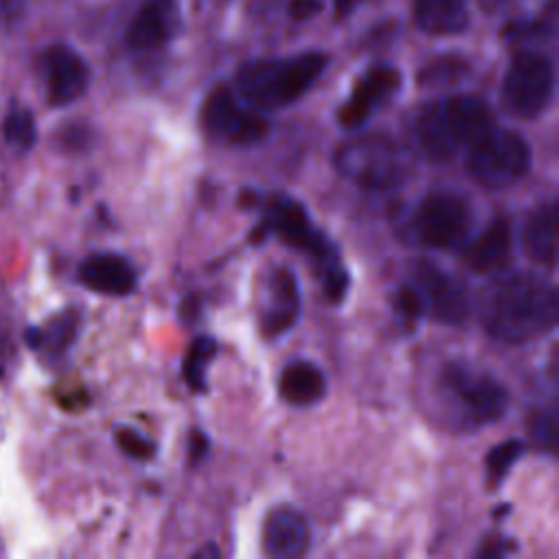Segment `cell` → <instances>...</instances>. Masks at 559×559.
<instances>
[{
    "instance_id": "cell-13",
    "label": "cell",
    "mask_w": 559,
    "mask_h": 559,
    "mask_svg": "<svg viewBox=\"0 0 559 559\" xmlns=\"http://www.w3.org/2000/svg\"><path fill=\"white\" fill-rule=\"evenodd\" d=\"M179 13L175 0H146L127 31V46L146 52L164 46L177 31Z\"/></svg>"
},
{
    "instance_id": "cell-12",
    "label": "cell",
    "mask_w": 559,
    "mask_h": 559,
    "mask_svg": "<svg viewBox=\"0 0 559 559\" xmlns=\"http://www.w3.org/2000/svg\"><path fill=\"white\" fill-rule=\"evenodd\" d=\"M44 76L50 105L66 107L85 94L90 68L79 52L63 44H55L44 52Z\"/></svg>"
},
{
    "instance_id": "cell-2",
    "label": "cell",
    "mask_w": 559,
    "mask_h": 559,
    "mask_svg": "<svg viewBox=\"0 0 559 559\" xmlns=\"http://www.w3.org/2000/svg\"><path fill=\"white\" fill-rule=\"evenodd\" d=\"M437 402L454 430L469 432L498 421L509 406V393L489 371L452 360L439 371Z\"/></svg>"
},
{
    "instance_id": "cell-8",
    "label": "cell",
    "mask_w": 559,
    "mask_h": 559,
    "mask_svg": "<svg viewBox=\"0 0 559 559\" xmlns=\"http://www.w3.org/2000/svg\"><path fill=\"white\" fill-rule=\"evenodd\" d=\"M264 229L277 234L288 247L312 258L319 264L321 275L334 266H341L332 240H328V236L312 225L304 205L286 194H275L266 203Z\"/></svg>"
},
{
    "instance_id": "cell-20",
    "label": "cell",
    "mask_w": 559,
    "mask_h": 559,
    "mask_svg": "<svg viewBox=\"0 0 559 559\" xmlns=\"http://www.w3.org/2000/svg\"><path fill=\"white\" fill-rule=\"evenodd\" d=\"M524 253L544 266H555L557 260V201L539 203L522 223Z\"/></svg>"
},
{
    "instance_id": "cell-26",
    "label": "cell",
    "mask_w": 559,
    "mask_h": 559,
    "mask_svg": "<svg viewBox=\"0 0 559 559\" xmlns=\"http://www.w3.org/2000/svg\"><path fill=\"white\" fill-rule=\"evenodd\" d=\"M469 63L459 57H441L430 61L428 66L421 68L417 74V81L426 87H439V85H452L459 83L467 76Z\"/></svg>"
},
{
    "instance_id": "cell-15",
    "label": "cell",
    "mask_w": 559,
    "mask_h": 559,
    "mask_svg": "<svg viewBox=\"0 0 559 559\" xmlns=\"http://www.w3.org/2000/svg\"><path fill=\"white\" fill-rule=\"evenodd\" d=\"M310 528L306 518L295 511L280 507L271 511L262 526V550L273 559H295L308 550Z\"/></svg>"
},
{
    "instance_id": "cell-22",
    "label": "cell",
    "mask_w": 559,
    "mask_h": 559,
    "mask_svg": "<svg viewBox=\"0 0 559 559\" xmlns=\"http://www.w3.org/2000/svg\"><path fill=\"white\" fill-rule=\"evenodd\" d=\"M413 20L428 35H456L467 26L465 0H413Z\"/></svg>"
},
{
    "instance_id": "cell-3",
    "label": "cell",
    "mask_w": 559,
    "mask_h": 559,
    "mask_svg": "<svg viewBox=\"0 0 559 559\" xmlns=\"http://www.w3.org/2000/svg\"><path fill=\"white\" fill-rule=\"evenodd\" d=\"M328 66L323 52H299L282 59H253L238 68V94L260 111L284 109L301 98Z\"/></svg>"
},
{
    "instance_id": "cell-11",
    "label": "cell",
    "mask_w": 559,
    "mask_h": 559,
    "mask_svg": "<svg viewBox=\"0 0 559 559\" xmlns=\"http://www.w3.org/2000/svg\"><path fill=\"white\" fill-rule=\"evenodd\" d=\"M402 76L395 68L376 66L367 70L354 85L352 96L338 109V122L343 129H358L365 124L382 105H386L400 90Z\"/></svg>"
},
{
    "instance_id": "cell-34",
    "label": "cell",
    "mask_w": 559,
    "mask_h": 559,
    "mask_svg": "<svg viewBox=\"0 0 559 559\" xmlns=\"http://www.w3.org/2000/svg\"><path fill=\"white\" fill-rule=\"evenodd\" d=\"M358 2H360V0H334V4H336V9H338V13H347V11H352Z\"/></svg>"
},
{
    "instance_id": "cell-28",
    "label": "cell",
    "mask_w": 559,
    "mask_h": 559,
    "mask_svg": "<svg viewBox=\"0 0 559 559\" xmlns=\"http://www.w3.org/2000/svg\"><path fill=\"white\" fill-rule=\"evenodd\" d=\"M74 334H76V317L72 312H68V314H61L59 319H55L46 332L31 334L28 338L33 345L46 343L52 352H63L72 343Z\"/></svg>"
},
{
    "instance_id": "cell-23",
    "label": "cell",
    "mask_w": 559,
    "mask_h": 559,
    "mask_svg": "<svg viewBox=\"0 0 559 559\" xmlns=\"http://www.w3.org/2000/svg\"><path fill=\"white\" fill-rule=\"evenodd\" d=\"M216 354V341L207 334L192 338L183 356V380L192 391H205V367Z\"/></svg>"
},
{
    "instance_id": "cell-19",
    "label": "cell",
    "mask_w": 559,
    "mask_h": 559,
    "mask_svg": "<svg viewBox=\"0 0 559 559\" xmlns=\"http://www.w3.org/2000/svg\"><path fill=\"white\" fill-rule=\"evenodd\" d=\"M509 255H511V225L502 216L493 218L476 238L463 245L465 264L480 275L502 269Z\"/></svg>"
},
{
    "instance_id": "cell-5",
    "label": "cell",
    "mask_w": 559,
    "mask_h": 559,
    "mask_svg": "<svg viewBox=\"0 0 559 559\" xmlns=\"http://www.w3.org/2000/svg\"><path fill=\"white\" fill-rule=\"evenodd\" d=\"M336 170L369 192H386L404 183L408 159L404 151L382 135H362L345 142L334 153Z\"/></svg>"
},
{
    "instance_id": "cell-29",
    "label": "cell",
    "mask_w": 559,
    "mask_h": 559,
    "mask_svg": "<svg viewBox=\"0 0 559 559\" xmlns=\"http://www.w3.org/2000/svg\"><path fill=\"white\" fill-rule=\"evenodd\" d=\"M116 443L127 456L138 459V461H146L155 454V443L131 428H120L116 432Z\"/></svg>"
},
{
    "instance_id": "cell-32",
    "label": "cell",
    "mask_w": 559,
    "mask_h": 559,
    "mask_svg": "<svg viewBox=\"0 0 559 559\" xmlns=\"http://www.w3.org/2000/svg\"><path fill=\"white\" fill-rule=\"evenodd\" d=\"M288 11L295 20H306L319 11V0H293Z\"/></svg>"
},
{
    "instance_id": "cell-4",
    "label": "cell",
    "mask_w": 559,
    "mask_h": 559,
    "mask_svg": "<svg viewBox=\"0 0 559 559\" xmlns=\"http://www.w3.org/2000/svg\"><path fill=\"white\" fill-rule=\"evenodd\" d=\"M531 157V146L522 133L493 127L467 146L465 170L485 190H507L526 177Z\"/></svg>"
},
{
    "instance_id": "cell-24",
    "label": "cell",
    "mask_w": 559,
    "mask_h": 559,
    "mask_svg": "<svg viewBox=\"0 0 559 559\" xmlns=\"http://www.w3.org/2000/svg\"><path fill=\"white\" fill-rule=\"evenodd\" d=\"M559 415H557V406H544L537 408L531 415V424H528V435L531 441L537 450L546 452L548 456L557 454V441H559Z\"/></svg>"
},
{
    "instance_id": "cell-1",
    "label": "cell",
    "mask_w": 559,
    "mask_h": 559,
    "mask_svg": "<svg viewBox=\"0 0 559 559\" xmlns=\"http://www.w3.org/2000/svg\"><path fill=\"white\" fill-rule=\"evenodd\" d=\"M559 319L557 288L535 275H515L491 288L480 321L485 332L507 345H522L555 330Z\"/></svg>"
},
{
    "instance_id": "cell-6",
    "label": "cell",
    "mask_w": 559,
    "mask_h": 559,
    "mask_svg": "<svg viewBox=\"0 0 559 559\" xmlns=\"http://www.w3.org/2000/svg\"><path fill=\"white\" fill-rule=\"evenodd\" d=\"M472 207L467 199L456 192L435 190L428 192L413 210L406 223V236L428 249H459L469 240Z\"/></svg>"
},
{
    "instance_id": "cell-21",
    "label": "cell",
    "mask_w": 559,
    "mask_h": 559,
    "mask_svg": "<svg viewBox=\"0 0 559 559\" xmlns=\"http://www.w3.org/2000/svg\"><path fill=\"white\" fill-rule=\"evenodd\" d=\"M280 395L293 406L317 404L325 395V376L310 360L288 362L280 376Z\"/></svg>"
},
{
    "instance_id": "cell-33",
    "label": "cell",
    "mask_w": 559,
    "mask_h": 559,
    "mask_svg": "<svg viewBox=\"0 0 559 559\" xmlns=\"http://www.w3.org/2000/svg\"><path fill=\"white\" fill-rule=\"evenodd\" d=\"M205 452H207V439H205V435H203V432L194 430V432L190 435V448H188L190 461H192V463L201 461V459L205 456Z\"/></svg>"
},
{
    "instance_id": "cell-7",
    "label": "cell",
    "mask_w": 559,
    "mask_h": 559,
    "mask_svg": "<svg viewBox=\"0 0 559 559\" xmlns=\"http://www.w3.org/2000/svg\"><path fill=\"white\" fill-rule=\"evenodd\" d=\"M555 94V68L539 52H518L500 85V107L515 120H533L546 111Z\"/></svg>"
},
{
    "instance_id": "cell-9",
    "label": "cell",
    "mask_w": 559,
    "mask_h": 559,
    "mask_svg": "<svg viewBox=\"0 0 559 559\" xmlns=\"http://www.w3.org/2000/svg\"><path fill=\"white\" fill-rule=\"evenodd\" d=\"M408 286L419 299L424 317H430L443 325H459L469 314V295L465 286L441 266L417 260L411 266Z\"/></svg>"
},
{
    "instance_id": "cell-16",
    "label": "cell",
    "mask_w": 559,
    "mask_h": 559,
    "mask_svg": "<svg viewBox=\"0 0 559 559\" xmlns=\"http://www.w3.org/2000/svg\"><path fill=\"white\" fill-rule=\"evenodd\" d=\"M79 280L85 288L109 297H124L133 293L138 284L133 264L109 251L87 255L79 266Z\"/></svg>"
},
{
    "instance_id": "cell-27",
    "label": "cell",
    "mask_w": 559,
    "mask_h": 559,
    "mask_svg": "<svg viewBox=\"0 0 559 559\" xmlns=\"http://www.w3.org/2000/svg\"><path fill=\"white\" fill-rule=\"evenodd\" d=\"M2 133L9 144L17 148H31L35 142V118L28 109H13L2 122Z\"/></svg>"
},
{
    "instance_id": "cell-31",
    "label": "cell",
    "mask_w": 559,
    "mask_h": 559,
    "mask_svg": "<svg viewBox=\"0 0 559 559\" xmlns=\"http://www.w3.org/2000/svg\"><path fill=\"white\" fill-rule=\"evenodd\" d=\"M26 4L28 0H0V20L7 26L17 24L26 13Z\"/></svg>"
},
{
    "instance_id": "cell-18",
    "label": "cell",
    "mask_w": 559,
    "mask_h": 559,
    "mask_svg": "<svg viewBox=\"0 0 559 559\" xmlns=\"http://www.w3.org/2000/svg\"><path fill=\"white\" fill-rule=\"evenodd\" d=\"M439 103H441V111L448 122V129L456 140L459 148H467L469 144H474L478 138H483L487 131L496 127L487 103L478 96L459 94Z\"/></svg>"
},
{
    "instance_id": "cell-10",
    "label": "cell",
    "mask_w": 559,
    "mask_h": 559,
    "mask_svg": "<svg viewBox=\"0 0 559 559\" xmlns=\"http://www.w3.org/2000/svg\"><path fill=\"white\" fill-rule=\"evenodd\" d=\"M203 131L229 146H253L269 133V122L238 105L236 96L227 87H214L201 107Z\"/></svg>"
},
{
    "instance_id": "cell-30",
    "label": "cell",
    "mask_w": 559,
    "mask_h": 559,
    "mask_svg": "<svg viewBox=\"0 0 559 559\" xmlns=\"http://www.w3.org/2000/svg\"><path fill=\"white\" fill-rule=\"evenodd\" d=\"M347 286H349V275L343 266H334L323 275V290H325V297L332 301H341L343 295L347 293Z\"/></svg>"
},
{
    "instance_id": "cell-25",
    "label": "cell",
    "mask_w": 559,
    "mask_h": 559,
    "mask_svg": "<svg viewBox=\"0 0 559 559\" xmlns=\"http://www.w3.org/2000/svg\"><path fill=\"white\" fill-rule=\"evenodd\" d=\"M524 454V443L520 439H507L498 445H493L487 456H485V472H487V483L491 487L500 485L511 467L522 459Z\"/></svg>"
},
{
    "instance_id": "cell-17",
    "label": "cell",
    "mask_w": 559,
    "mask_h": 559,
    "mask_svg": "<svg viewBox=\"0 0 559 559\" xmlns=\"http://www.w3.org/2000/svg\"><path fill=\"white\" fill-rule=\"evenodd\" d=\"M411 135L419 155L432 164H445L461 151L448 129L439 100L424 105L415 114Z\"/></svg>"
},
{
    "instance_id": "cell-14",
    "label": "cell",
    "mask_w": 559,
    "mask_h": 559,
    "mask_svg": "<svg viewBox=\"0 0 559 559\" xmlns=\"http://www.w3.org/2000/svg\"><path fill=\"white\" fill-rule=\"evenodd\" d=\"M299 317V286L295 275L277 266L266 277V304L262 310V334L273 338L293 328Z\"/></svg>"
}]
</instances>
